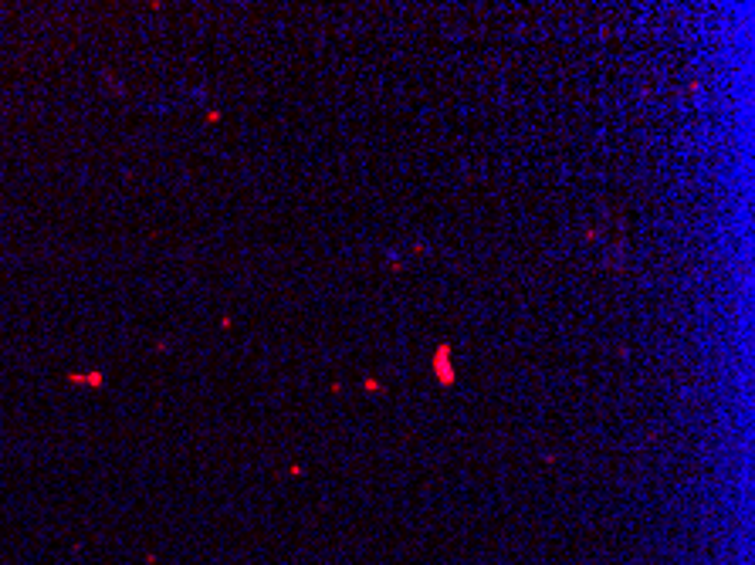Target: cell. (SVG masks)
Instances as JSON below:
<instances>
[]
</instances>
